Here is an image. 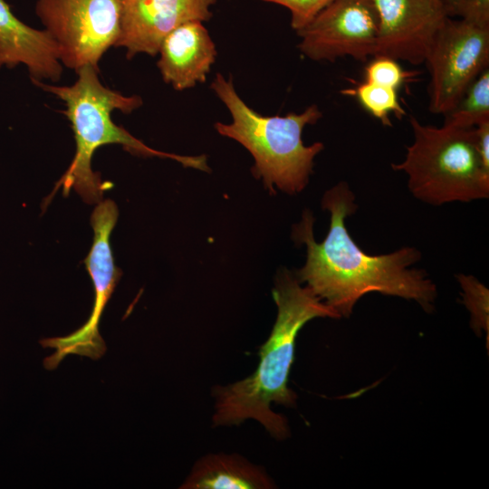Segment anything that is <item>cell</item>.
<instances>
[{
    "label": "cell",
    "mask_w": 489,
    "mask_h": 489,
    "mask_svg": "<svg viewBox=\"0 0 489 489\" xmlns=\"http://www.w3.org/2000/svg\"><path fill=\"white\" fill-rule=\"evenodd\" d=\"M321 206L331 214L330 228L322 242L313 235L314 219L309 210L292 230V238L306 245L304 265L294 274L340 317H349L357 302L369 292L416 301L430 312L436 288L426 272L410 268L421 258L411 246L386 254L372 255L353 240L345 219L355 213V196L346 182H340L322 197Z\"/></svg>",
    "instance_id": "1"
},
{
    "label": "cell",
    "mask_w": 489,
    "mask_h": 489,
    "mask_svg": "<svg viewBox=\"0 0 489 489\" xmlns=\"http://www.w3.org/2000/svg\"><path fill=\"white\" fill-rule=\"evenodd\" d=\"M273 298L277 317L269 338L260 347L258 367L249 377L213 388L212 422L214 427L236 426L254 419L273 438L283 440L290 436L288 421L272 410L271 405L296 406L297 396L288 387V379L297 335L314 318L341 317L287 270L278 273Z\"/></svg>",
    "instance_id": "2"
},
{
    "label": "cell",
    "mask_w": 489,
    "mask_h": 489,
    "mask_svg": "<svg viewBox=\"0 0 489 489\" xmlns=\"http://www.w3.org/2000/svg\"><path fill=\"white\" fill-rule=\"evenodd\" d=\"M99 70L86 65L76 72L78 79L72 85L57 86L31 79L43 91L62 100L74 133L76 152L64 175L56 185L62 187L64 195L73 188L85 202H101L104 190L111 187L104 184L98 173L91 168L92 156L100 147L120 144L128 151L146 157L174 159L184 167L208 172L206 157L180 156L153 149L136 139L111 119L114 110L130 113L142 105L139 96H125L104 86L98 76Z\"/></svg>",
    "instance_id": "3"
},
{
    "label": "cell",
    "mask_w": 489,
    "mask_h": 489,
    "mask_svg": "<svg viewBox=\"0 0 489 489\" xmlns=\"http://www.w3.org/2000/svg\"><path fill=\"white\" fill-rule=\"evenodd\" d=\"M211 89L228 109L232 122H216V131L242 144L254 157L252 172L275 193L274 187L288 193L301 192L308 184L315 157L323 149L321 142L303 144L302 134L307 125L322 116L316 104L301 113L263 116L251 109L236 93L232 78L217 73Z\"/></svg>",
    "instance_id": "4"
},
{
    "label": "cell",
    "mask_w": 489,
    "mask_h": 489,
    "mask_svg": "<svg viewBox=\"0 0 489 489\" xmlns=\"http://www.w3.org/2000/svg\"><path fill=\"white\" fill-rule=\"evenodd\" d=\"M410 125L413 142L404 160L391 168L407 174L416 198L441 206L488 197L489 174L482 165L475 128L435 127L415 117Z\"/></svg>",
    "instance_id": "5"
},
{
    "label": "cell",
    "mask_w": 489,
    "mask_h": 489,
    "mask_svg": "<svg viewBox=\"0 0 489 489\" xmlns=\"http://www.w3.org/2000/svg\"><path fill=\"white\" fill-rule=\"evenodd\" d=\"M35 12L56 43L61 62L99 70L120 33L121 0H37Z\"/></svg>",
    "instance_id": "6"
},
{
    "label": "cell",
    "mask_w": 489,
    "mask_h": 489,
    "mask_svg": "<svg viewBox=\"0 0 489 489\" xmlns=\"http://www.w3.org/2000/svg\"><path fill=\"white\" fill-rule=\"evenodd\" d=\"M489 27L447 17L425 58L430 73L429 110L445 115L488 67Z\"/></svg>",
    "instance_id": "7"
},
{
    "label": "cell",
    "mask_w": 489,
    "mask_h": 489,
    "mask_svg": "<svg viewBox=\"0 0 489 489\" xmlns=\"http://www.w3.org/2000/svg\"><path fill=\"white\" fill-rule=\"evenodd\" d=\"M118 216L116 204L109 199L100 202L91 214V224L94 237L84 264L94 286L92 312L89 320L71 334L40 340L43 348L55 349L54 353L43 360L46 369H55L69 354L98 360L106 351V344L99 331V323L101 313L120 277V271L114 264L110 244V236Z\"/></svg>",
    "instance_id": "8"
},
{
    "label": "cell",
    "mask_w": 489,
    "mask_h": 489,
    "mask_svg": "<svg viewBox=\"0 0 489 489\" xmlns=\"http://www.w3.org/2000/svg\"><path fill=\"white\" fill-rule=\"evenodd\" d=\"M379 17L372 0H332L302 29L298 47L313 61L374 56Z\"/></svg>",
    "instance_id": "9"
},
{
    "label": "cell",
    "mask_w": 489,
    "mask_h": 489,
    "mask_svg": "<svg viewBox=\"0 0 489 489\" xmlns=\"http://www.w3.org/2000/svg\"><path fill=\"white\" fill-rule=\"evenodd\" d=\"M379 17L374 56L424 63L431 43L448 17L444 0H372Z\"/></svg>",
    "instance_id": "10"
},
{
    "label": "cell",
    "mask_w": 489,
    "mask_h": 489,
    "mask_svg": "<svg viewBox=\"0 0 489 489\" xmlns=\"http://www.w3.org/2000/svg\"><path fill=\"white\" fill-rule=\"evenodd\" d=\"M216 0H121L120 24L115 47L130 59L143 53H158L164 39L191 21L206 22Z\"/></svg>",
    "instance_id": "11"
},
{
    "label": "cell",
    "mask_w": 489,
    "mask_h": 489,
    "mask_svg": "<svg viewBox=\"0 0 489 489\" xmlns=\"http://www.w3.org/2000/svg\"><path fill=\"white\" fill-rule=\"evenodd\" d=\"M24 64L31 79L58 82L62 66L58 46L46 30L34 29L19 20L0 0V68Z\"/></svg>",
    "instance_id": "12"
},
{
    "label": "cell",
    "mask_w": 489,
    "mask_h": 489,
    "mask_svg": "<svg viewBox=\"0 0 489 489\" xmlns=\"http://www.w3.org/2000/svg\"><path fill=\"white\" fill-rule=\"evenodd\" d=\"M158 53V67L164 82L183 91L206 82L217 53L203 23L191 21L172 31Z\"/></svg>",
    "instance_id": "13"
},
{
    "label": "cell",
    "mask_w": 489,
    "mask_h": 489,
    "mask_svg": "<svg viewBox=\"0 0 489 489\" xmlns=\"http://www.w3.org/2000/svg\"><path fill=\"white\" fill-rule=\"evenodd\" d=\"M275 484L261 465L237 454H209L197 460L181 488L270 489Z\"/></svg>",
    "instance_id": "14"
},
{
    "label": "cell",
    "mask_w": 489,
    "mask_h": 489,
    "mask_svg": "<svg viewBox=\"0 0 489 489\" xmlns=\"http://www.w3.org/2000/svg\"><path fill=\"white\" fill-rule=\"evenodd\" d=\"M444 116V125L458 129H472L489 120L488 67L475 78L455 106Z\"/></svg>",
    "instance_id": "15"
},
{
    "label": "cell",
    "mask_w": 489,
    "mask_h": 489,
    "mask_svg": "<svg viewBox=\"0 0 489 489\" xmlns=\"http://www.w3.org/2000/svg\"><path fill=\"white\" fill-rule=\"evenodd\" d=\"M346 94L355 96L360 104L383 125L390 126L389 114L397 117L405 115L397 90L364 81L352 89L344 91Z\"/></svg>",
    "instance_id": "16"
},
{
    "label": "cell",
    "mask_w": 489,
    "mask_h": 489,
    "mask_svg": "<svg viewBox=\"0 0 489 489\" xmlns=\"http://www.w3.org/2000/svg\"><path fill=\"white\" fill-rule=\"evenodd\" d=\"M464 302L471 312L472 325L480 331L488 330V289L472 275L457 274Z\"/></svg>",
    "instance_id": "17"
},
{
    "label": "cell",
    "mask_w": 489,
    "mask_h": 489,
    "mask_svg": "<svg viewBox=\"0 0 489 489\" xmlns=\"http://www.w3.org/2000/svg\"><path fill=\"white\" fill-rule=\"evenodd\" d=\"M408 76L398 61L386 56H375L365 67V81L398 89Z\"/></svg>",
    "instance_id": "18"
},
{
    "label": "cell",
    "mask_w": 489,
    "mask_h": 489,
    "mask_svg": "<svg viewBox=\"0 0 489 489\" xmlns=\"http://www.w3.org/2000/svg\"><path fill=\"white\" fill-rule=\"evenodd\" d=\"M283 5L291 13V26L296 32L307 25L332 0H260Z\"/></svg>",
    "instance_id": "19"
},
{
    "label": "cell",
    "mask_w": 489,
    "mask_h": 489,
    "mask_svg": "<svg viewBox=\"0 0 489 489\" xmlns=\"http://www.w3.org/2000/svg\"><path fill=\"white\" fill-rule=\"evenodd\" d=\"M449 17L489 27V0H451L445 2Z\"/></svg>",
    "instance_id": "20"
},
{
    "label": "cell",
    "mask_w": 489,
    "mask_h": 489,
    "mask_svg": "<svg viewBox=\"0 0 489 489\" xmlns=\"http://www.w3.org/2000/svg\"><path fill=\"white\" fill-rule=\"evenodd\" d=\"M448 1H451V0H444V2H448Z\"/></svg>",
    "instance_id": "21"
}]
</instances>
